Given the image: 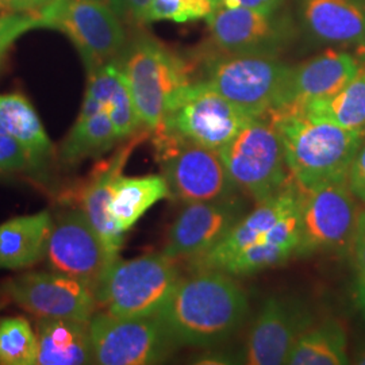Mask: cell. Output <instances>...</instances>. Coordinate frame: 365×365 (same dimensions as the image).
<instances>
[{
	"instance_id": "27",
	"label": "cell",
	"mask_w": 365,
	"mask_h": 365,
	"mask_svg": "<svg viewBox=\"0 0 365 365\" xmlns=\"http://www.w3.org/2000/svg\"><path fill=\"white\" fill-rule=\"evenodd\" d=\"M351 363L345 329L336 319L314 322L288 357L291 365H344Z\"/></svg>"
},
{
	"instance_id": "24",
	"label": "cell",
	"mask_w": 365,
	"mask_h": 365,
	"mask_svg": "<svg viewBox=\"0 0 365 365\" xmlns=\"http://www.w3.org/2000/svg\"><path fill=\"white\" fill-rule=\"evenodd\" d=\"M170 197V187L163 175L125 176L113 182L110 196V215L125 235L158 202Z\"/></svg>"
},
{
	"instance_id": "41",
	"label": "cell",
	"mask_w": 365,
	"mask_h": 365,
	"mask_svg": "<svg viewBox=\"0 0 365 365\" xmlns=\"http://www.w3.org/2000/svg\"><path fill=\"white\" fill-rule=\"evenodd\" d=\"M353 363L354 364L365 365V339L356 346L353 354Z\"/></svg>"
},
{
	"instance_id": "36",
	"label": "cell",
	"mask_w": 365,
	"mask_h": 365,
	"mask_svg": "<svg viewBox=\"0 0 365 365\" xmlns=\"http://www.w3.org/2000/svg\"><path fill=\"white\" fill-rule=\"evenodd\" d=\"M349 253L359 274H365V209L360 211Z\"/></svg>"
},
{
	"instance_id": "22",
	"label": "cell",
	"mask_w": 365,
	"mask_h": 365,
	"mask_svg": "<svg viewBox=\"0 0 365 365\" xmlns=\"http://www.w3.org/2000/svg\"><path fill=\"white\" fill-rule=\"evenodd\" d=\"M38 365L93 364L90 322L71 318H39Z\"/></svg>"
},
{
	"instance_id": "43",
	"label": "cell",
	"mask_w": 365,
	"mask_h": 365,
	"mask_svg": "<svg viewBox=\"0 0 365 365\" xmlns=\"http://www.w3.org/2000/svg\"><path fill=\"white\" fill-rule=\"evenodd\" d=\"M0 133H6V131H4V129L1 128V125H0Z\"/></svg>"
},
{
	"instance_id": "35",
	"label": "cell",
	"mask_w": 365,
	"mask_h": 365,
	"mask_svg": "<svg viewBox=\"0 0 365 365\" xmlns=\"http://www.w3.org/2000/svg\"><path fill=\"white\" fill-rule=\"evenodd\" d=\"M196 364H244L242 363V351L233 352L227 349H221V345L211 346L203 349L200 354L194 357Z\"/></svg>"
},
{
	"instance_id": "40",
	"label": "cell",
	"mask_w": 365,
	"mask_h": 365,
	"mask_svg": "<svg viewBox=\"0 0 365 365\" xmlns=\"http://www.w3.org/2000/svg\"><path fill=\"white\" fill-rule=\"evenodd\" d=\"M14 42L15 41H13V39H3V41H0V68L4 64V61L7 58V54H9V51L11 49Z\"/></svg>"
},
{
	"instance_id": "21",
	"label": "cell",
	"mask_w": 365,
	"mask_h": 365,
	"mask_svg": "<svg viewBox=\"0 0 365 365\" xmlns=\"http://www.w3.org/2000/svg\"><path fill=\"white\" fill-rule=\"evenodd\" d=\"M53 218L49 211L15 217L0 225V269H25L45 259Z\"/></svg>"
},
{
	"instance_id": "13",
	"label": "cell",
	"mask_w": 365,
	"mask_h": 365,
	"mask_svg": "<svg viewBox=\"0 0 365 365\" xmlns=\"http://www.w3.org/2000/svg\"><path fill=\"white\" fill-rule=\"evenodd\" d=\"M314 322L313 306L302 295L274 294L268 297L249 329L242 348V363L287 364L295 344Z\"/></svg>"
},
{
	"instance_id": "19",
	"label": "cell",
	"mask_w": 365,
	"mask_h": 365,
	"mask_svg": "<svg viewBox=\"0 0 365 365\" xmlns=\"http://www.w3.org/2000/svg\"><path fill=\"white\" fill-rule=\"evenodd\" d=\"M149 133V130L141 131L123 141L111 157L102 160L92 170L80 192V209L84 211L98 235H101L113 259L119 257V252L125 242V235L118 229L110 215L108 205L111 187L118 176L123 173L134 149L144 141Z\"/></svg>"
},
{
	"instance_id": "26",
	"label": "cell",
	"mask_w": 365,
	"mask_h": 365,
	"mask_svg": "<svg viewBox=\"0 0 365 365\" xmlns=\"http://www.w3.org/2000/svg\"><path fill=\"white\" fill-rule=\"evenodd\" d=\"M119 141L111 118L106 110L88 117L78 115L72 130L58 150V158L66 167H78L84 160L108 153Z\"/></svg>"
},
{
	"instance_id": "7",
	"label": "cell",
	"mask_w": 365,
	"mask_h": 365,
	"mask_svg": "<svg viewBox=\"0 0 365 365\" xmlns=\"http://www.w3.org/2000/svg\"><path fill=\"white\" fill-rule=\"evenodd\" d=\"M38 14L43 26L71 39L88 75L118 60L128 45L123 22L107 0H51Z\"/></svg>"
},
{
	"instance_id": "10",
	"label": "cell",
	"mask_w": 365,
	"mask_h": 365,
	"mask_svg": "<svg viewBox=\"0 0 365 365\" xmlns=\"http://www.w3.org/2000/svg\"><path fill=\"white\" fill-rule=\"evenodd\" d=\"M155 146L170 197L182 205L241 194L220 152L157 131Z\"/></svg>"
},
{
	"instance_id": "12",
	"label": "cell",
	"mask_w": 365,
	"mask_h": 365,
	"mask_svg": "<svg viewBox=\"0 0 365 365\" xmlns=\"http://www.w3.org/2000/svg\"><path fill=\"white\" fill-rule=\"evenodd\" d=\"M252 119L253 117L214 91L207 83L196 80L182 93L179 103L157 131L220 150Z\"/></svg>"
},
{
	"instance_id": "23",
	"label": "cell",
	"mask_w": 365,
	"mask_h": 365,
	"mask_svg": "<svg viewBox=\"0 0 365 365\" xmlns=\"http://www.w3.org/2000/svg\"><path fill=\"white\" fill-rule=\"evenodd\" d=\"M86 96L105 106L120 143L148 130L138 117L117 60L107 63L88 75Z\"/></svg>"
},
{
	"instance_id": "18",
	"label": "cell",
	"mask_w": 365,
	"mask_h": 365,
	"mask_svg": "<svg viewBox=\"0 0 365 365\" xmlns=\"http://www.w3.org/2000/svg\"><path fill=\"white\" fill-rule=\"evenodd\" d=\"M361 66L352 54L327 49L299 66H291L272 110L299 108L341 91ZM271 110V111H272Z\"/></svg>"
},
{
	"instance_id": "4",
	"label": "cell",
	"mask_w": 365,
	"mask_h": 365,
	"mask_svg": "<svg viewBox=\"0 0 365 365\" xmlns=\"http://www.w3.org/2000/svg\"><path fill=\"white\" fill-rule=\"evenodd\" d=\"M117 61L138 117L150 133L161 129L182 93L196 81L191 63L148 34L128 42Z\"/></svg>"
},
{
	"instance_id": "3",
	"label": "cell",
	"mask_w": 365,
	"mask_h": 365,
	"mask_svg": "<svg viewBox=\"0 0 365 365\" xmlns=\"http://www.w3.org/2000/svg\"><path fill=\"white\" fill-rule=\"evenodd\" d=\"M265 115L280 134L288 170L298 185L307 188L322 182H346L365 131L339 128L299 108L272 110Z\"/></svg>"
},
{
	"instance_id": "30",
	"label": "cell",
	"mask_w": 365,
	"mask_h": 365,
	"mask_svg": "<svg viewBox=\"0 0 365 365\" xmlns=\"http://www.w3.org/2000/svg\"><path fill=\"white\" fill-rule=\"evenodd\" d=\"M217 9V0H152L148 24L170 21L188 24L206 19Z\"/></svg>"
},
{
	"instance_id": "2",
	"label": "cell",
	"mask_w": 365,
	"mask_h": 365,
	"mask_svg": "<svg viewBox=\"0 0 365 365\" xmlns=\"http://www.w3.org/2000/svg\"><path fill=\"white\" fill-rule=\"evenodd\" d=\"M249 306L248 294L233 274L191 269L157 317L179 348L206 349L225 344L244 327Z\"/></svg>"
},
{
	"instance_id": "17",
	"label": "cell",
	"mask_w": 365,
	"mask_h": 365,
	"mask_svg": "<svg viewBox=\"0 0 365 365\" xmlns=\"http://www.w3.org/2000/svg\"><path fill=\"white\" fill-rule=\"evenodd\" d=\"M212 43L222 54L277 56L294 37L286 15L218 6L206 18Z\"/></svg>"
},
{
	"instance_id": "1",
	"label": "cell",
	"mask_w": 365,
	"mask_h": 365,
	"mask_svg": "<svg viewBox=\"0 0 365 365\" xmlns=\"http://www.w3.org/2000/svg\"><path fill=\"white\" fill-rule=\"evenodd\" d=\"M299 245V185L294 179L235 223L206 255L188 261L190 269H217L235 277L287 262Z\"/></svg>"
},
{
	"instance_id": "34",
	"label": "cell",
	"mask_w": 365,
	"mask_h": 365,
	"mask_svg": "<svg viewBox=\"0 0 365 365\" xmlns=\"http://www.w3.org/2000/svg\"><path fill=\"white\" fill-rule=\"evenodd\" d=\"M346 184L356 199L365 205V134L351 163Z\"/></svg>"
},
{
	"instance_id": "42",
	"label": "cell",
	"mask_w": 365,
	"mask_h": 365,
	"mask_svg": "<svg viewBox=\"0 0 365 365\" xmlns=\"http://www.w3.org/2000/svg\"><path fill=\"white\" fill-rule=\"evenodd\" d=\"M359 48H360V54H361L363 57H365V39L364 42H363V43H361Z\"/></svg>"
},
{
	"instance_id": "33",
	"label": "cell",
	"mask_w": 365,
	"mask_h": 365,
	"mask_svg": "<svg viewBox=\"0 0 365 365\" xmlns=\"http://www.w3.org/2000/svg\"><path fill=\"white\" fill-rule=\"evenodd\" d=\"M123 24L145 25L152 0H107Z\"/></svg>"
},
{
	"instance_id": "9",
	"label": "cell",
	"mask_w": 365,
	"mask_h": 365,
	"mask_svg": "<svg viewBox=\"0 0 365 365\" xmlns=\"http://www.w3.org/2000/svg\"><path fill=\"white\" fill-rule=\"evenodd\" d=\"M346 182L299 185V245L297 256L349 252L360 215Z\"/></svg>"
},
{
	"instance_id": "8",
	"label": "cell",
	"mask_w": 365,
	"mask_h": 365,
	"mask_svg": "<svg viewBox=\"0 0 365 365\" xmlns=\"http://www.w3.org/2000/svg\"><path fill=\"white\" fill-rule=\"evenodd\" d=\"M291 66L269 54H220L205 61V76L214 91L250 117L274 108Z\"/></svg>"
},
{
	"instance_id": "14",
	"label": "cell",
	"mask_w": 365,
	"mask_h": 365,
	"mask_svg": "<svg viewBox=\"0 0 365 365\" xmlns=\"http://www.w3.org/2000/svg\"><path fill=\"white\" fill-rule=\"evenodd\" d=\"M3 297L37 318H71L90 322L99 304L95 291L58 272H27L7 279Z\"/></svg>"
},
{
	"instance_id": "31",
	"label": "cell",
	"mask_w": 365,
	"mask_h": 365,
	"mask_svg": "<svg viewBox=\"0 0 365 365\" xmlns=\"http://www.w3.org/2000/svg\"><path fill=\"white\" fill-rule=\"evenodd\" d=\"M37 170L26 150L7 133H0V173H31Z\"/></svg>"
},
{
	"instance_id": "5",
	"label": "cell",
	"mask_w": 365,
	"mask_h": 365,
	"mask_svg": "<svg viewBox=\"0 0 365 365\" xmlns=\"http://www.w3.org/2000/svg\"><path fill=\"white\" fill-rule=\"evenodd\" d=\"M182 277L178 260L165 253L130 260L118 257L95 289L99 309L118 317L160 313Z\"/></svg>"
},
{
	"instance_id": "28",
	"label": "cell",
	"mask_w": 365,
	"mask_h": 365,
	"mask_svg": "<svg viewBox=\"0 0 365 365\" xmlns=\"http://www.w3.org/2000/svg\"><path fill=\"white\" fill-rule=\"evenodd\" d=\"M299 110L348 130L365 131V68H360L336 95L310 102Z\"/></svg>"
},
{
	"instance_id": "11",
	"label": "cell",
	"mask_w": 365,
	"mask_h": 365,
	"mask_svg": "<svg viewBox=\"0 0 365 365\" xmlns=\"http://www.w3.org/2000/svg\"><path fill=\"white\" fill-rule=\"evenodd\" d=\"M93 364H163L179 349L157 315L96 313L90 321Z\"/></svg>"
},
{
	"instance_id": "6",
	"label": "cell",
	"mask_w": 365,
	"mask_h": 365,
	"mask_svg": "<svg viewBox=\"0 0 365 365\" xmlns=\"http://www.w3.org/2000/svg\"><path fill=\"white\" fill-rule=\"evenodd\" d=\"M218 152L235 187L256 203L292 180L280 134L268 115L253 118Z\"/></svg>"
},
{
	"instance_id": "38",
	"label": "cell",
	"mask_w": 365,
	"mask_h": 365,
	"mask_svg": "<svg viewBox=\"0 0 365 365\" xmlns=\"http://www.w3.org/2000/svg\"><path fill=\"white\" fill-rule=\"evenodd\" d=\"M51 0H0V11L7 14L38 13Z\"/></svg>"
},
{
	"instance_id": "16",
	"label": "cell",
	"mask_w": 365,
	"mask_h": 365,
	"mask_svg": "<svg viewBox=\"0 0 365 365\" xmlns=\"http://www.w3.org/2000/svg\"><path fill=\"white\" fill-rule=\"evenodd\" d=\"M242 194L184 205L172 223L163 253L175 260H194L215 248L248 212Z\"/></svg>"
},
{
	"instance_id": "32",
	"label": "cell",
	"mask_w": 365,
	"mask_h": 365,
	"mask_svg": "<svg viewBox=\"0 0 365 365\" xmlns=\"http://www.w3.org/2000/svg\"><path fill=\"white\" fill-rule=\"evenodd\" d=\"M43 22L38 13L4 14L0 16V41H16L30 30L41 29Z\"/></svg>"
},
{
	"instance_id": "20",
	"label": "cell",
	"mask_w": 365,
	"mask_h": 365,
	"mask_svg": "<svg viewBox=\"0 0 365 365\" xmlns=\"http://www.w3.org/2000/svg\"><path fill=\"white\" fill-rule=\"evenodd\" d=\"M300 26L314 41L331 45H361L365 4L361 0H299Z\"/></svg>"
},
{
	"instance_id": "25",
	"label": "cell",
	"mask_w": 365,
	"mask_h": 365,
	"mask_svg": "<svg viewBox=\"0 0 365 365\" xmlns=\"http://www.w3.org/2000/svg\"><path fill=\"white\" fill-rule=\"evenodd\" d=\"M0 125L21 145L41 170L54 155V146L34 106L19 92L0 93Z\"/></svg>"
},
{
	"instance_id": "37",
	"label": "cell",
	"mask_w": 365,
	"mask_h": 365,
	"mask_svg": "<svg viewBox=\"0 0 365 365\" xmlns=\"http://www.w3.org/2000/svg\"><path fill=\"white\" fill-rule=\"evenodd\" d=\"M284 0H217V7H230V9H249L260 13H276L283 6Z\"/></svg>"
},
{
	"instance_id": "29",
	"label": "cell",
	"mask_w": 365,
	"mask_h": 365,
	"mask_svg": "<svg viewBox=\"0 0 365 365\" xmlns=\"http://www.w3.org/2000/svg\"><path fill=\"white\" fill-rule=\"evenodd\" d=\"M38 339L22 317L0 319V365H36Z\"/></svg>"
},
{
	"instance_id": "15",
	"label": "cell",
	"mask_w": 365,
	"mask_h": 365,
	"mask_svg": "<svg viewBox=\"0 0 365 365\" xmlns=\"http://www.w3.org/2000/svg\"><path fill=\"white\" fill-rule=\"evenodd\" d=\"M45 260L51 271L98 287L113 259L101 235L81 209L69 210L53 220Z\"/></svg>"
},
{
	"instance_id": "39",
	"label": "cell",
	"mask_w": 365,
	"mask_h": 365,
	"mask_svg": "<svg viewBox=\"0 0 365 365\" xmlns=\"http://www.w3.org/2000/svg\"><path fill=\"white\" fill-rule=\"evenodd\" d=\"M352 299L359 313L365 318V274H359L353 282Z\"/></svg>"
}]
</instances>
